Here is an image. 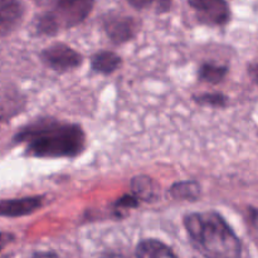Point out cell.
<instances>
[{
	"label": "cell",
	"instance_id": "cell-1",
	"mask_svg": "<svg viewBox=\"0 0 258 258\" xmlns=\"http://www.w3.org/2000/svg\"><path fill=\"white\" fill-rule=\"evenodd\" d=\"M35 158H76L83 151L86 136L81 126L54 118H40L25 126L14 136Z\"/></svg>",
	"mask_w": 258,
	"mask_h": 258
},
{
	"label": "cell",
	"instance_id": "cell-2",
	"mask_svg": "<svg viewBox=\"0 0 258 258\" xmlns=\"http://www.w3.org/2000/svg\"><path fill=\"white\" fill-rule=\"evenodd\" d=\"M191 243L209 257L234 258L242 254V243L233 229L216 212L191 213L184 218Z\"/></svg>",
	"mask_w": 258,
	"mask_h": 258
},
{
	"label": "cell",
	"instance_id": "cell-3",
	"mask_svg": "<svg viewBox=\"0 0 258 258\" xmlns=\"http://www.w3.org/2000/svg\"><path fill=\"white\" fill-rule=\"evenodd\" d=\"M95 0H54L52 9L40 15L37 29L40 34H55L60 28H73L91 14Z\"/></svg>",
	"mask_w": 258,
	"mask_h": 258
},
{
	"label": "cell",
	"instance_id": "cell-4",
	"mask_svg": "<svg viewBox=\"0 0 258 258\" xmlns=\"http://www.w3.org/2000/svg\"><path fill=\"white\" fill-rule=\"evenodd\" d=\"M40 58L47 67L57 72L75 70L82 64L83 60L82 55L77 50L63 43H55L45 48L40 53Z\"/></svg>",
	"mask_w": 258,
	"mask_h": 258
},
{
	"label": "cell",
	"instance_id": "cell-5",
	"mask_svg": "<svg viewBox=\"0 0 258 258\" xmlns=\"http://www.w3.org/2000/svg\"><path fill=\"white\" fill-rule=\"evenodd\" d=\"M188 4L203 24L222 27L231 19V9L227 0H188Z\"/></svg>",
	"mask_w": 258,
	"mask_h": 258
},
{
	"label": "cell",
	"instance_id": "cell-6",
	"mask_svg": "<svg viewBox=\"0 0 258 258\" xmlns=\"http://www.w3.org/2000/svg\"><path fill=\"white\" fill-rule=\"evenodd\" d=\"M103 28L113 43L121 44L135 37L139 24L134 18L127 15H107L103 20Z\"/></svg>",
	"mask_w": 258,
	"mask_h": 258
},
{
	"label": "cell",
	"instance_id": "cell-7",
	"mask_svg": "<svg viewBox=\"0 0 258 258\" xmlns=\"http://www.w3.org/2000/svg\"><path fill=\"white\" fill-rule=\"evenodd\" d=\"M24 7L20 0H0V38L7 37L20 25Z\"/></svg>",
	"mask_w": 258,
	"mask_h": 258
},
{
	"label": "cell",
	"instance_id": "cell-8",
	"mask_svg": "<svg viewBox=\"0 0 258 258\" xmlns=\"http://www.w3.org/2000/svg\"><path fill=\"white\" fill-rule=\"evenodd\" d=\"M42 204V197H25L20 199L0 201V217L17 218V217L28 216L38 211Z\"/></svg>",
	"mask_w": 258,
	"mask_h": 258
},
{
	"label": "cell",
	"instance_id": "cell-9",
	"mask_svg": "<svg viewBox=\"0 0 258 258\" xmlns=\"http://www.w3.org/2000/svg\"><path fill=\"white\" fill-rule=\"evenodd\" d=\"M121 62H122L121 57L115 52L101 50V52L93 54L92 59H91V66L96 72L102 73V75H110L120 67Z\"/></svg>",
	"mask_w": 258,
	"mask_h": 258
},
{
	"label": "cell",
	"instance_id": "cell-10",
	"mask_svg": "<svg viewBox=\"0 0 258 258\" xmlns=\"http://www.w3.org/2000/svg\"><path fill=\"white\" fill-rule=\"evenodd\" d=\"M136 256L148 258H173L175 257V253L171 251L170 247H168L158 239H145V241H141L136 247Z\"/></svg>",
	"mask_w": 258,
	"mask_h": 258
},
{
	"label": "cell",
	"instance_id": "cell-11",
	"mask_svg": "<svg viewBox=\"0 0 258 258\" xmlns=\"http://www.w3.org/2000/svg\"><path fill=\"white\" fill-rule=\"evenodd\" d=\"M170 194L175 199L196 202L201 197V185L193 180L179 181L171 186Z\"/></svg>",
	"mask_w": 258,
	"mask_h": 258
},
{
	"label": "cell",
	"instance_id": "cell-12",
	"mask_svg": "<svg viewBox=\"0 0 258 258\" xmlns=\"http://www.w3.org/2000/svg\"><path fill=\"white\" fill-rule=\"evenodd\" d=\"M227 73H228V67L226 66H219L211 62L204 63L199 68V80L212 83V85H217L224 80Z\"/></svg>",
	"mask_w": 258,
	"mask_h": 258
},
{
	"label": "cell",
	"instance_id": "cell-13",
	"mask_svg": "<svg viewBox=\"0 0 258 258\" xmlns=\"http://www.w3.org/2000/svg\"><path fill=\"white\" fill-rule=\"evenodd\" d=\"M131 188L136 198H141L144 201H150L156 196L155 186L153 185V180L148 176H136L131 181Z\"/></svg>",
	"mask_w": 258,
	"mask_h": 258
},
{
	"label": "cell",
	"instance_id": "cell-14",
	"mask_svg": "<svg viewBox=\"0 0 258 258\" xmlns=\"http://www.w3.org/2000/svg\"><path fill=\"white\" fill-rule=\"evenodd\" d=\"M127 2L131 7H134L135 9L139 10L148 9V8L153 7V5L155 4L156 10H158L159 13H166L170 10L173 0H127Z\"/></svg>",
	"mask_w": 258,
	"mask_h": 258
},
{
	"label": "cell",
	"instance_id": "cell-15",
	"mask_svg": "<svg viewBox=\"0 0 258 258\" xmlns=\"http://www.w3.org/2000/svg\"><path fill=\"white\" fill-rule=\"evenodd\" d=\"M194 100L201 105H208L212 107H226L228 98L223 93H203V95L196 96Z\"/></svg>",
	"mask_w": 258,
	"mask_h": 258
},
{
	"label": "cell",
	"instance_id": "cell-16",
	"mask_svg": "<svg viewBox=\"0 0 258 258\" xmlns=\"http://www.w3.org/2000/svg\"><path fill=\"white\" fill-rule=\"evenodd\" d=\"M139 201L136 197H131V196H123L122 198L118 199L116 202V208L118 209H127V208H135L138 207Z\"/></svg>",
	"mask_w": 258,
	"mask_h": 258
},
{
	"label": "cell",
	"instance_id": "cell-17",
	"mask_svg": "<svg viewBox=\"0 0 258 258\" xmlns=\"http://www.w3.org/2000/svg\"><path fill=\"white\" fill-rule=\"evenodd\" d=\"M14 239V236L9 233H0V252L4 249L5 246L10 243Z\"/></svg>",
	"mask_w": 258,
	"mask_h": 258
},
{
	"label": "cell",
	"instance_id": "cell-18",
	"mask_svg": "<svg viewBox=\"0 0 258 258\" xmlns=\"http://www.w3.org/2000/svg\"><path fill=\"white\" fill-rule=\"evenodd\" d=\"M248 73H249V77L252 78V81H253V82L258 86V63L257 64L249 66Z\"/></svg>",
	"mask_w": 258,
	"mask_h": 258
}]
</instances>
